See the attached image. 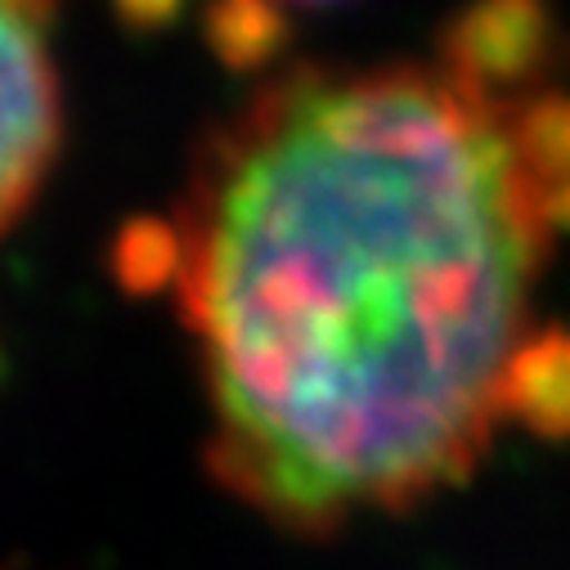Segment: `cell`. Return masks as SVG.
I'll list each match as a JSON object with an SVG mask.
<instances>
[{"label": "cell", "instance_id": "1", "mask_svg": "<svg viewBox=\"0 0 570 570\" xmlns=\"http://www.w3.org/2000/svg\"><path fill=\"white\" fill-rule=\"evenodd\" d=\"M454 55L265 86L194 163L176 293L212 472L328 534L459 485L512 417L530 297L570 225V99Z\"/></svg>", "mask_w": 570, "mask_h": 570}, {"label": "cell", "instance_id": "2", "mask_svg": "<svg viewBox=\"0 0 570 570\" xmlns=\"http://www.w3.org/2000/svg\"><path fill=\"white\" fill-rule=\"evenodd\" d=\"M55 0H0V234L32 203L59 149Z\"/></svg>", "mask_w": 570, "mask_h": 570}, {"label": "cell", "instance_id": "3", "mask_svg": "<svg viewBox=\"0 0 570 570\" xmlns=\"http://www.w3.org/2000/svg\"><path fill=\"white\" fill-rule=\"evenodd\" d=\"M512 417L534 432H570V337L543 333L530 342L512 377Z\"/></svg>", "mask_w": 570, "mask_h": 570}, {"label": "cell", "instance_id": "4", "mask_svg": "<svg viewBox=\"0 0 570 570\" xmlns=\"http://www.w3.org/2000/svg\"><path fill=\"white\" fill-rule=\"evenodd\" d=\"M283 37L274 0H220L212 10V41L229 63L265 59Z\"/></svg>", "mask_w": 570, "mask_h": 570}, {"label": "cell", "instance_id": "5", "mask_svg": "<svg viewBox=\"0 0 570 570\" xmlns=\"http://www.w3.org/2000/svg\"><path fill=\"white\" fill-rule=\"evenodd\" d=\"M117 6L139 23H158V19H167L176 10V0H117Z\"/></svg>", "mask_w": 570, "mask_h": 570}, {"label": "cell", "instance_id": "6", "mask_svg": "<svg viewBox=\"0 0 570 570\" xmlns=\"http://www.w3.org/2000/svg\"><path fill=\"white\" fill-rule=\"evenodd\" d=\"M302 6H324V0H302Z\"/></svg>", "mask_w": 570, "mask_h": 570}]
</instances>
